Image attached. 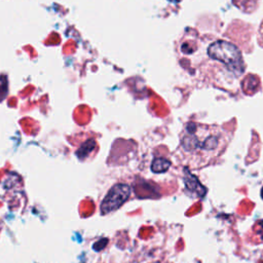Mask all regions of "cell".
I'll list each match as a JSON object with an SVG mask.
<instances>
[{"label":"cell","mask_w":263,"mask_h":263,"mask_svg":"<svg viewBox=\"0 0 263 263\" xmlns=\"http://www.w3.org/2000/svg\"><path fill=\"white\" fill-rule=\"evenodd\" d=\"M171 165V162L165 159V158H155L153 161H152V164H151V170L152 172L158 174V173H164L168 170Z\"/></svg>","instance_id":"cell-6"},{"label":"cell","mask_w":263,"mask_h":263,"mask_svg":"<svg viewBox=\"0 0 263 263\" xmlns=\"http://www.w3.org/2000/svg\"><path fill=\"white\" fill-rule=\"evenodd\" d=\"M261 197H262V199H263V187H262V189H261Z\"/></svg>","instance_id":"cell-9"},{"label":"cell","mask_w":263,"mask_h":263,"mask_svg":"<svg viewBox=\"0 0 263 263\" xmlns=\"http://www.w3.org/2000/svg\"><path fill=\"white\" fill-rule=\"evenodd\" d=\"M95 147H96L95 140L89 139L86 142H84L81 145V147L76 151V155L78 156L79 159H84L85 157H87L89 155V153L93 150Z\"/></svg>","instance_id":"cell-5"},{"label":"cell","mask_w":263,"mask_h":263,"mask_svg":"<svg viewBox=\"0 0 263 263\" xmlns=\"http://www.w3.org/2000/svg\"><path fill=\"white\" fill-rule=\"evenodd\" d=\"M226 130L216 124L187 122L180 133V149L194 162L209 161L227 145Z\"/></svg>","instance_id":"cell-1"},{"label":"cell","mask_w":263,"mask_h":263,"mask_svg":"<svg viewBox=\"0 0 263 263\" xmlns=\"http://www.w3.org/2000/svg\"><path fill=\"white\" fill-rule=\"evenodd\" d=\"M259 34H260V37H261V38H262V40H263V22H262V24H261V26H260Z\"/></svg>","instance_id":"cell-8"},{"label":"cell","mask_w":263,"mask_h":263,"mask_svg":"<svg viewBox=\"0 0 263 263\" xmlns=\"http://www.w3.org/2000/svg\"><path fill=\"white\" fill-rule=\"evenodd\" d=\"M172 1H174V2H180L181 0H172Z\"/></svg>","instance_id":"cell-10"},{"label":"cell","mask_w":263,"mask_h":263,"mask_svg":"<svg viewBox=\"0 0 263 263\" xmlns=\"http://www.w3.org/2000/svg\"><path fill=\"white\" fill-rule=\"evenodd\" d=\"M130 187L127 184L119 183L114 185L106 194L101 203V213L103 215L119 209L129 197Z\"/></svg>","instance_id":"cell-3"},{"label":"cell","mask_w":263,"mask_h":263,"mask_svg":"<svg viewBox=\"0 0 263 263\" xmlns=\"http://www.w3.org/2000/svg\"><path fill=\"white\" fill-rule=\"evenodd\" d=\"M184 184H185V189L188 195L201 197L206 192L205 188L198 182V180L194 176L190 175L189 173H187V176L184 179Z\"/></svg>","instance_id":"cell-4"},{"label":"cell","mask_w":263,"mask_h":263,"mask_svg":"<svg viewBox=\"0 0 263 263\" xmlns=\"http://www.w3.org/2000/svg\"><path fill=\"white\" fill-rule=\"evenodd\" d=\"M8 95V79L6 75H0V102L5 100Z\"/></svg>","instance_id":"cell-7"},{"label":"cell","mask_w":263,"mask_h":263,"mask_svg":"<svg viewBox=\"0 0 263 263\" xmlns=\"http://www.w3.org/2000/svg\"><path fill=\"white\" fill-rule=\"evenodd\" d=\"M208 52L212 59L226 64L231 69H235L240 72L242 67V58L240 51L235 45L224 40H218L209 46Z\"/></svg>","instance_id":"cell-2"}]
</instances>
